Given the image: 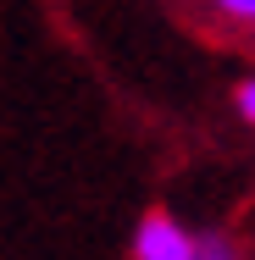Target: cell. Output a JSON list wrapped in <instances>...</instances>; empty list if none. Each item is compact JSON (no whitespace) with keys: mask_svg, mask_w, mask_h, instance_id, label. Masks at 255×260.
Wrapping results in <instances>:
<instances>
[{"mask_svg":"<svg viewBox=\"0 0 255 260\" xmlns=\"http://www.w3.org/2000/svg\"><path fill=\"white\" fill-rule=\"evenodd\" d=\"M133 260H200V238L183 233L172 216H145L133 233Z\"/></svg>","mask_w":255,"mask_h":260,"instance_id":"cell-1","label":"cell"},{"mask_svg":"<svg viewBox=\"0 0 255 260\" xmlns=\"http://www.w3.org/2000/svg\"><path fill=\"white\" fill-rule=\"evenodd\" d=\"M200 260H239V255H233V244H228V238H216V233H211V238H200Z\"/></svg>","mask_w":255,"mask_h":260,"instance_id":"cell-2","label":"cell"},{"mask_svg":"<svg viewBox=\"0 0 255 260\" xmlns=\"http://www.w3.org/2000/svg\"><path fill=\"white\" fill-rule=\"evenodd\" d=\"M233 100H239V116H244V122H255V78H244V83H239V94H233Z\"/></svg>","mask_w":255,"mask_h":260,"instance_id":"cell-3","label":"cell"},{"mask_svg":"<svg viewBox=\"0 0 255 260\" xmlns=\"http://www.w3.org/2000/svg\"><path fill=\"white\" fill-rule=\"evenodd\" d=\"M228 17H244V22H255V0H216Z\"/></svg>","mask_w":255,"mask_h":260,"instance_id":"cell-4","label":"cell"}]
</instances>
